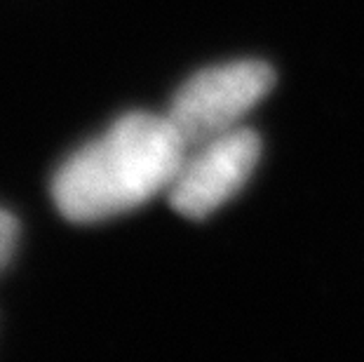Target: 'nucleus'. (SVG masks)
<instances>
[{
	"label": "nucleus",
	"mask_w": 364,
	"mask_h": 362,
	"mask_svg": "<svg viewBox=\"0 0 364 362\" xmlns=\"http://www.w3.org/2000/svg\"><path fill=\"white\" fill-rule=\"evenodd\" d=\"M188 146L167 115L127 113L57 169L52 198L68 221L125 214L169 191Z\"/></svg>",
	"instance_id": "1"
},
{
	"label": "nucleus",
	"mask_w": 364,
	"mask_h": 362,
	"mask_svg": "<svg viewBox=\"0 0 364 362\" xmlns=\"http://www.w3.org/2000/svg\"><path fill=\"white\" fill-rule=\"evenodd\" d=\"M273 82V68L263 61L245 59L212 66L176 92L167 118L183 144L193 149L240 127V120L268 95Z\"/></svg>",
	"instance_id": "2"
},
{
	"label": "nucleus",
	"mask_w": 364,
	"mask_h": 362,
	"mask_svg": "<svg viewBox=\"0 0 364 362\" xmlns=\"http://www.w3.org/2000/svg\"><path fill=\"white\" fill-rule=\"evenodd\" d=\"M186 151V158L169 186V203L188 219H205L226 205L252 176L261 156V139L247 127L212 137Z\"/></svg>",
	"instance_id": "3"
},
{
	"label": "nucleus",
	"mask_w": 364,
	"mask_h": 362,
	"mask_svg": "<svg viewBox=\"0 0 364 362\" xmlns=\"http://www.w3.org/2000/svg\"><path fill=\"white\" fill-rule=\"evenodd\" d=\"M19 240V223L14 219V214L0 207V271L7 266V261L12 259L14 250H17Z\"/></svg>",
	"instance_id": "4"
}]
</instances>
